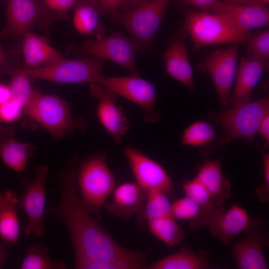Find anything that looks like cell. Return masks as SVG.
Listing matches in <instances>:
<instances>
[{
	"mask_svg": "<svg viewBox=\"0 0 269 269\" xmlns=\"http://www.w3.org/2000/svg\"><path fill=\"white\" fill-rule=\"evenodd\" d=\"M76 163L74 157L60 172L59 202L45 211L66 226L74 250V268L95 269L99 263L134 255L136 251L116 242L84 206L76 185Z\"/></svg>",
	"mask_w": 269,
	"mask_h": 269,
	"instance_id": "obj_1",
	"label": "cell"
},
{
	"mask_svg": "<svg viewBox=\"0 0 269 269\" xmlns=\"http://www.w3.org/2000/svg\"><path fill=\"white\" fill-rule=\"evenodd\" d=\"M184 28L193 42L194 50L211 44L220 43L246 44L250 36L225 16L190 7L184 9Z\"/></svg>",
	"mask_w": 269,
	"mask_h": 269,
	"instance_id": "obj_2",
	"label": "cell"
},
{
	"mask_svg": "<svg viewBox=\"0 0 269 269\" xmlns=\"http://www.w3.org/2000/svg\"><path fill=\"white\" fill-rule=\"evenodd\" d=\"M76 185L84 206L100 220L101 210L115 185L105 154L95 155L81 164L77 170Z\"/></svg>",
	"mask_w": 269,
	"mask_h": 269,
	"instance_id": "obj_3",
	"label": "cell"
},
{
	"mask_svg": "<svg viewBox=\"0 0 269 269\" xmlns=\"http://www.w3.org/2000/svg\"><path fill=\"white\" fill-rule=\"evenodd\" d=\"M268 114V97L250 100L219 112L208 113L211 119L225 133L226 143L237 139L254 140L262 120Z\"/></svg>",
	"mask_w": 269,
	"mask_h": 269,
	"instance_id": "obj_4",
	"label": "cell"
},
{
	"mask_svg": "<svg viewBox=\"0 0 269 269\" xmlns=\"http://www.w3.org/2000/svg\"><path fill=\"white\" fill-rule=\"evenodd\" d=\"M171 0H147L132 10H118L107 14L125 28L141 51L150 49Z\"/></svg>",
	"mask_w": 269,
	"mask_h": 269,
	"instance_id": "obj_5",
	"label": "cell"
},
{
	"mask_svg": "<svg viewBox=\"0 0 269 269\" xmlns=\"http://www.w3.org/2000/svg\"><path fill=\"white\" fill-rule=\"evenodd\" d=\"M105 59L92 56L78 59L64 58L55 64L35 68H16L29 78L57 83L101 84L104 78Z\"/></svg>",
	"mask_w": 269,
	"mask_h": 269,
	"instance_id": "obj_6",
	"label": "cell"
},
{
	"mask_svg": "<svg viewBox=\"0 0 269 269\" xmlns=\"http://www.w3.org/2000/svg\"><path fill=\"white\" fill-rule=\"evenodd\" d=\"M40 124L51 135L60 137L83 128L81 119L73 118L68 104L59 97L35 91L24 112Z\"/></svg>",
	"mask_w": 269,
	"mask_h": 269,
	"instance_id": "obj_7",
	"label": "cell"
},
{
	"mask_svg": "<svg viewBox=\"0 0 269 269\" xmlns=\"http://www.w3.org/2000/svg\"><path fill=\"white\" fill-rule=\"evenodd\" d=\"M71 51L82 56L107 59L125 68L133 76H139L135 55L140 51L137 43L120 32L113 33L100 39H86Z\"/></svg>",
	"mask_w": 269,
	"mask_h": 269,
	"instance_id": "obj_8",
	"label": "cell"
},
{
	"mask_svg": "<svg viewBox=\"0 0 269 269\" xmlns=\"http://www.w3.org/2000/svg\"><path fill=\"white\" fill-rule=\"evenodd\" d=\"M48 171L46 165L38 166L35 178L31 180H23L21 183L24 190L18 196V206L27 217V222L22 228L26 236L40 238L44 235L43 216L45 213Z\"/></svg>",
	"mask_w": 269,
	"mask_h": 269,
	"instance_id": "obj_9",
	"label": "cell"
},
{
	"mask_svg": "<svg viewBox=\"0 0 269 269\" xmlns=\"http://www.w3.org/2000/svg\"><path fill=\"white\" fill-rule=\"evenodd\" d=\"M117 95L136 104L145 112L144 120L157 123L160 115L155 108L156 98L154 86L140 76L105 77L101 84Z\"/></svg>",
	"mask_w": 269,
	"mask_h": 269,
	"instance_id": "obj_10",
	"label": "cell"
},
{
	"mask_svg": "<svg viewBox=\"0 0 269 269\" xmlns=\"http://www.w3.org/2000/svg\"><path fill=\"white\" fill-rule=\"evenodd\" d=\"M247 237L232 244L231 250L240 269H267L264 249L269 245L266 225L261 220H253L245 230Z\"/></svg>",
	"mask_w": 269,
	"mask_h": 269,
	"instance_id": "obj_11",
	"label": "cell"
},
{
	"mask_svg": "<svg viewBox=\"0 0 269 269\" xmlns=\"http://www.w3.org/2000/svg\"><path fill=\"white\" fill-rule=\"evenodd\" d=\"M239 44L225 49H217L204 60L202 69L210 75L222 107L229 106L231 88L236 78Z\"/></svg>",
	"mask_w": 269,
	"mask_h": 269,
	"instance_id": "obj_12",
	"label": "cell"
},
{
	"mask_svg": "<svg viewBox=\"0 0 269 269\" xmlns=\"http://www.w3.org/2000/svg\"><path fill=\"white\" fill-rule=\"evenodd\" d=\"M90 94L98 101L97 115L105 130L119 143L130 129V123L117 104L118 95L100 84H90Z\"/></svg>",
	"mask_w": 269,
	"mask_h": 269,
	"instance_id": "obj_13",
	"label": "cell"
},
{
	"mask_svg": "<svg viewBox=\"0 0 269 269\" xmlns=\"http://www.w3.org/2000/svg\"><path fill=\"white\" fill-rule=\"evenodd\" d=\"M124 153L136 183L146 191L161 190L168 196L171 195V180L158 163L132 147H126Z\"/></svg>",
	"mask_w": 269,
	"mask_h": 269,
	"instance_id": "obj_14",
	"label": "cell"
},
{
	"mask_svg": "<svg viewBox=\"0 0 269 269\" xmlns=\"http://www.w3.org/2000/svg\"><path fill=\"white\" fill-rule=\"evenodd\" d=\"M6 23L0 38L24 35L39 19L49 16L40 0H5Z\"/></svg>",
	"mask_w": 269,
	"mask_h": 269,
	"instance_id": "obj_15",
	"label": "cell"
},
{
	"mask_svg": "<svg viewBox=\"0 0 269 269\" xmlns=\"http://www.w3.org/2000/svg\"><path fill=\"white\" fill-rule=\"evenodd\" d=\"M249 222L246 211L234 204L227 210L218 207L210 211L206 227L213 236L217 237L221 243L226 244L245 230Z\"/></svg>",
	"mask_w": 269,
	"mask_h": 269,
	"instance_id": "obj_16",
	"label": "cell"
},
{
	"mask_svg": "<svg viewBox=\"0 0 269 269\" xmlns=\"http://www.w3.org/2000/svg\"><path fill=\"white\" fill-rule=\"evenodd\" d=\"M229 19L240 30L268 26L269 10L265 4H236L219 1L211 9Z\"/></svg>",
	"mask_w": 269,
	"mask_h": 269,
	"instance_id": "obj_17",
	"label": "cell"
},
{
	"mask_svg": "<svg viewBox=\"0 0 269 269\" xmlns=\"http://www.w3.org/2000/svg\"><path fill=\"white\" fill-rule=\"evenodd\" d=\"M269 67V59L247 56L237 68L236 84L229 99L231 106L251 100L253 89Z\"/></svg>",
	"mask_w": 269,
	"mask_h": 269,
	"instance_id": "obj_18",
	"label": "cell"
},
{
	"mask_svg": "<svg viewBox=\"0 0 269 269\" xmlns=\"http://www.w3.org/2000/svg\"><path fill=\"white\" fill-rule=\"evenodd\" d=\"M184 37V33L173 37L163 54V58L167 74L192 91L194 90L193 74Z\"/></svg>",
	"mask_w": 269,
	"mask_h": 269,
	"instance_id": "obj_19",
	"label": "cell"
},
{
	"mask_svg": "<svg viewBox=\"0 0 269 269\" xmlns=\"http://www.w3.org/2000/svg\"><path fill=\"white\" fill-rule=\"evenodd\" d=\"M113 202L105 204L104 208L123 220H128L134 214H141L147 191L137 183L125 182L113 190Z\"/></svg>",
	"mask_w": 269,
	"mask_h": 269,
	"instance_id": "obj_20",
	"label": "cell"
},
{
	"mask_svg": "<svg viewBox=\"0 0 269 269\" xmlns=\"http://www.w3.org/2000/svg\"><path fill=\"white\" fill-rule=\"evenodd\" d=\"M21 47L26 68L48 66L64 59L45 37L34 32L23 35Z\"/></svg>",
	"mask_w": 269,
	"mask_h": 269,
	"instance_id": "obj_21",
	"label": "cell"
},
{
	"mask_svg": "<svg viewBox=\"0 0 269 269\" xmlns=\"http://www.w3.org/2000/svg\"><path fill=\"white\" fill-rule=\"evenodd\" d=\"M18 196L11 189L0 192V238L8 247L16 243L20 236Z\"/></svg>",
	"mask_w": 269,
	"mask_h": 269,
	"instance_id": "obj_22",
	"label": "cell"
},
{
	"mask_svg": "<svg viewBox=\"0 0 269 269\" xmlns=\"http://www.w3.org/2000/svg\"><path fill=\"white\" fill-rule=\"evenodd\" d=\"M196 178L206 187L219 206L232 196L231 185L222 173L220 159L204 162Z\"/></svg>",
	"mask_w": 269,
	"mask_h": 269,
	"instance_id": "obj_23",
	"label": "cell"
},
{
	"mask_svg": "<svg viewBox=\"0 0 269 269\" xmlns=\"http://www.w3.org/2000/svg\"><path fill=\"white\" fill-rule=\"evenodd\" d=\"M73 9V24L78 32L96 39L105 36V27L99 17L102 13L92 0H84Z\"/></svg>",
	"mask_w": 269,
	"mask_h": 269,
	"instance_id": "obj_24",
	"label": "cell"
},
{
	"mask_svg": "<svg viewBox=\"0 0 269 269\" xmlns=\"http://www.w3.org/2000/svg\"><path fill=\"white\" fill-rule=\"evenodd\" d=\"M207 253H195L184 246L178 252L146 266L148 269H206L211 268Z\"/></svg>",
	"mask_w": 269,
	"mask_h": 269,
	"instance_id": "obj_25",
	"label": "cell"
},
{
	"mask_svg": "<svg viewBox=\"0 0 269 269\" xmlns=\"http://www.w3.org/2000/svg\"><path fill=\"white\" fill-rule=\"evenodd\" d=\"M33 149L30 144L7 138L0 143V157L9 167L17 172L23 171Z\"/></svg>",
	"mask_w": 269,
	"mask_h": 269,
	"instance_id": "obj_26",
	"label": "cell"
},
{
	"mask_svg": "<svg viewBox=\"0 0 269 269\" xmlns=\"http://www.w3.org/2000/svg\"><path fill=\"white\" fill-rule=\"evenodd\" d=\"M192 200L185 196L176 200L171 207V215L174 219L189 221L190 228L197 230L206 227L209 213Z\"/></svg>",
	"mask_w": 269,
	"mask_h": 269,
	"instance_id": "obj_27",
	"label": "cell"
},
{
	"mask_svg": "<svg viewBox=\"0 0 269 269\" xmlns=\"http://www.w3.org/2000/svg\"><path fill=\"white\" fill-rule=\"evenodd\" d=\"M9 75L11 78L8 85L11 99L17 103L25 112L34 94L30 84L29 77L18 71L16 67L8 66L4 68L0 75Z\"/></svg>",
	"mask_w": 269,
	"mask_h": 269,
	"instance_id": "obj_28",
	"label": "cell"
},
{
	"mask_svg": "<svg viewBox=\"0 0 269 269\" xmlns=\"http://www.w3.org/2000/svg\"><path fill=\"white\" fill-rule=\"evenodd\" d=\"M147 222L150 232L167 245L173 247L181 243L184 232L171 215Z\"/></svg>",
	"mask_w": 269,
	"mask_h": 269,
	"instance_id": "obj_29",
	"label": "cell"
},
{
	"mask_svg": "<svg viewBox=\"0 0 269 269\" xmlns=\"http://www.w3.org/2000/svg\"><path fill=\"white\" fill-rule=\"evenodd\" d=\"M61 261H55L48 255V249L35 244L29 247L20 266L21 269H65Z\"/></svg>",
	"mask_w": 269,
	"mask_h": 269,
	"instance_id": "obj_30",
	"label": "cell"
},
{
	"mask_svg": "<svg viewBox=\"0 0 269 269\" xmlns=\"http://www.w3.org/2000/svg\"><path fill=\"white\" fill-rule=\"evenodd\" d=\"M167 194L159 190L147 191L145 203L141 212L142 218L149 221L170 216V204Z\"/></svg>",
	"mask_w": 269,
	"mask_h": 269,
	"instance_id": "obj_31",
	"label": "cell"
},
{
	"mask_svg": "<svg viewBox=\"0 0 269 269\" xmlns=\"http://www.w3.org/2000/svg\"><path fill=\"white\" fill-rule=\"evenodd\" d=\"M216 136V131L211 124L205 121H198L184 130L181 140L184 145L199 147L210 143Z\"/></svg>",
	"mask_w": 269,
	"mask_h": 269,
	"instance_id": "obj_32",
	"label": "cell"
},
{
	"mask_svg": "<svg viewBox=\"0 0 269 269\" xmlns=\"http://www.w3.org/2000/svg\"><path fill=\"white\" fill-rule=\"evenodd\" d=\"M183 189L187 197L202 208L212 211L220 207L206 187L197 178L185 180L183 183Z\"/></svg>",
	"mask_w": 269,
	"mask_h": 269,
	"instance_id": "obj_33",
	"label": "cell"
},
{
	"mask_svg": "<svg viewBox=\"0 0 269 269\" xmlns=\"http://www.w3.org/2000/svg\"><path fill=\"white\" fill-rule=\"evenodd\" d=\"M246 44H247V56L269 59V30L253 36L250 35Z\"/></svg>",
	"mask_w": 269,
	"mask_h": 269,
	"instance_id": "obj_34",
	"label": "cell"
},
{
	"mask_svg": "<svg viewBox=\"0 0 269 269\" xmlns=\"http://www.w3.org/2000/svg\"><path fill=\"white\" fill-rule=\"evenodd\" d=\"M84 0H42L44 7L48 15L57 18H66L67 12L74 8Z\"/></svg>",
	"mask_w": 269,
	"mask_h": 269,
	"instance_id": "obj_35",
	"label": "cell"
},
{
	"mask_svg": "<svg viewBox=\"0 0 269 269\" xmlns=\"http://www.w3.org/2000/svg\"><path fill=\"white\" fill-rule=\"evenodd\" d=\"M22 111V107L10 99L0 105V120L6 123L15 121L19 118Z\"/></svg>",
	"mask_w": 269,
	"mask_h": 269,
	"instance_id": "obj_36",
	"label": "cell"
},
{
	"mask_svg": "<svg viewBox=\"0 0 269 269\" xmlns=\"http://www.w3.org/2000/svg\"><path fill=\"white\" fill-rule=\"evenodd\" d=\"M264 184L256 189V193L261 202L267 203L269 200V154H263Z\"/></svg>",
	"mask_w": 269,
	"mask_h": 269,
	"instance_id": "obj_37",
	"label": "cell"
},
{
	"mask_svg": "<svg viewBox=\"0 0 269 269\" xmlns=\"http://www.w3.org/2000/svg\"><path fill=\"white\" fill-rule=\"evenodd\" d=\"M98 6L102 14L124 8L128 10L130 3L129 0H92Z\"/></svg>",
	"mask_w": 269,
	"mask_h": 269,
	"instance_id": "obj_38",
	"label": "cell"
},
{
	"mask_svg": "<svg viewBox=\"0 0 269 269\" xmlns=\"http://www.w3.org/2000/svg\"><path fill=\"white\" fill-rule=\"evenodd\" d=\"M220 0H176L178 5L183 9L190 6L195 7L201 10L208 11Z\"/></svg>",
	"mask_w": 269,
	"mask_h": 269,
	"instance_id": "obj_39",
	"label": "cell"
},
{
	"mask_svg": "<svg viewBox=\"0 0 269 269\" xmlns=\"http://www.w3.org/2000/svg\"><path fill=\"white\" fill-rule=\"evenodd\" d=\"M258 132L265 140L266 145L269 143V114L266 115L262 120Z\"/></svg>",
	"mask_w": 269,
	"mask_h": 269,
	"instance_id": "obj_40",
	"label": "cell"
},
{
	"mask_svg": "<svg viewBox=\"0 0 269 269\" xmlns=\"http://www.w3.org/2000/svg\"><path fill=\"white\" fill-rule=\"evenodd\" d=\"M10 99L11 95L8 85L0 83V105Z\"/></svg>",
	"mask_w": 269,
	"mask_h": 269,
	"instance_id": "obj_41",
	"label": "cell"
},
{
	"mask_svg": "<svg viewBox=\"0 0 269 269\" xmlns=\"http://www.w3.org/2000/svg\"><path fill=\"white\" fill-rule=\"evenodd\" d=\"M7 247L2 242L0 243V269L3 268L9 257V253L7 250Z\"/></svg>",
	"mask_w": 269,
	"mask_h": 269,
	"instance_id": "obj_42",
	"label": "cell"
},
{
	"mask_svg": "<svg viewBox=\"0 0 269 269\" xmlns=\"http://www.w3.org/2000/svg\"><path fill=\"white\" fill-rule=\"evenodd\" d=\"M224 2L236 4H265L260 0H223ZM266 5V4H265Z\"/></svg>",
	"mask_w": 269,
	"mask_h": 269,
	"instance_id": "obj_43",
	"label": "cell"
},
{
	"mask_svg": "<svg viewBox=\"0 0 269 269\" xmlns=\"http://www.w3.org/2000/svg\"><path fill=\"white\" fill-rule=\"evenodd\" d=\"M7 58L6 54L0 43V75L2 70L6 67L9 66L7 63Z\"/></svg>",
	"mask_w": 269,
	"mask_h": 269,
	"instance_id": "obj_44",
	"label": "cell"
},
{
	"mask_svg": "<svg viewBox=\"0 0 269 269\" xmlns=\"http://www.w3.org/2000/svg\"><path fill=\"white\" fill-rule=\"evenodd\" d=\"M147 0H129V3H130V5L131 4H136L137 5L143 2V1H146Z\"/></svg>",
	"mask_w": 269,
	"mask_h": 269,
	"instance_id": "obj_45",
	"label": "cell"
},
{
	"mask_svg": "<svg viewBox=\"0 0 269 269\" xmlns=\"http://www.w3.org/2000/svg\"><path fill=\"white\" fill-rule=\"evenodd\" d=\"M263 3L267 4L269 3V0H260Z\"/></svg>",
	"mask_w": 269,
	"mask_h": 269,
	"instance_id": "obj_46",
	"label": "cell"
},
{
	"mask_svg": "<svg viewBox=\"0 0 269 269\" xmlns=\"http://www.w3.org/2000/svg\"><path fill=\"white\" fill-rule=\"evenodd\" d=\"M1 122L0 120V123Z\"/></svg>",
	"mask_w": 269,
	"mask_h": 269,
	"instance_id": "obj_47",
	"label": "cell"
}]
</instances>
